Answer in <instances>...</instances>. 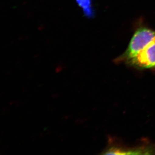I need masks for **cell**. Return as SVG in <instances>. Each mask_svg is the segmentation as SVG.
Wrapping results in <instances>:
<instances>
[{"label": "cell", "mask_w": 155, "mask_h": 155, "mask_svg": "<svg viewBox=\"0 0 155 155\" xmlns=\"http://www.w3.org/2000/svg\"><path fill=\"white\" fill-rule=\"evenodd\" d=\"M155 39V31L146 27L139 28L133 34L127 49L116 59V62L128 63Z\"/></svg>", "instance_id": "6da1fadb"}, {"label": "cell", "mask_w": 155, "mask_h": 155, "mask_svg": "<svg viewBox=\"0 0 155 155\" xmlns=\"http://www.w3.org/2000/svg\"><path fill=\"white\" fill-rule=\"evenodd\" d=\"M127 64L141 69L155 68V39Z\"/></svg>", "instance_id": "7a4b0ae2"}, {"label": "cell", "mask_w": 155, "mask_h": 155, "mask_svg": "<svg viewBox=\"0 0 155 155\" xmlns=\"http://www.w3.org/2000/svg\"><path fill=\"white\" fill-rule=\"evenodd\" d=\"M78 4L82 8L84 13L86 16H91L92 15V10L91 9V0H76Z\"/></svg>", "instance_id": "3957f363"}]
</instances>
